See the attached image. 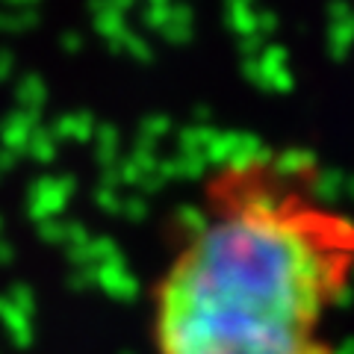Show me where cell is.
Returning a JSON list of instances; mask_svg holds the SVG:
<instances>
[{
	"label": "cell",
	"instance_id": "obj_1",
	"mask_svg": "<svg viewBox=\"0 0 354 354\" xmlns=\"http://www.w3.org/2000/svg\"><path fill=\"white\" fill-rule=\"evenodd\" d=\"M354 278V218L307 165L230 160L153 286L157 354H334L322 325Z\"/></svg>",
	"mask_w": 354,
	"mask_h": 354
}]
</instances>
